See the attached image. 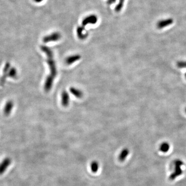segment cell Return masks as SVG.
Wrapping results in <instances>:
<instances>
[{"instance_id": "obj_13", "label": "cell", "mask_w": 186, "mask_h": 186, "mask_svg": "<svg viewBox=\"0 0 186 186\" xmlns=\"http://www.w3.org/2000/svg\"><path fill=\"white\" fill-rule=\"evenodd\" d=\"M125 0H119V3L117 4V5L115 6V11L119 13V11H121L122 9V8L124 6V4L125 3Z\"/></svg>"}, {"instance_id": "obj_17", "label": "cell", "mask_w": 186, "mask_h": 186, "mask_svg": "<svg viewBox=\"0 0 186 186\" xmlns=\"http://www.w3.org/2000/svg\"><path fill=\"white\" fill-rule=\"evenodd\" d=\"M116 0H107V4L109 5H112L116 2Z\"/></svg>"}, {"instance_id": "obj_18", "label": "cell", "mask_w": 186, "mask_h": 186, "mask_svg": "<svg viewBox=\"0 0 186 186\" xmlns=\"http://www.w3.org/2000/svg\"><path fill=\"white\" fill-rule=\"evenodd\" d=\"M43 1V0H34V1L36 2H37V3H40V2H41Z\"/></svg>"}, {"instance_id": "obj_11", "label": "cell", "mask_w": 186, "mask_h": 186, "mask_svg": "<svg viewBox=\"0 0 186 186\" xmlns=\"http://www.w3.org/2000/svg\"><path fill=\"white\" fill-rule=\"evenodd\" d=\"M71 93L77 98H81L83 96V93L80 90L76 89L75 87H71L70 89Z\"/></svg>"}, {"instance_id": "obj_14", "label": "cell", "mask_w": 186, "mask_h": 186, "mask_svg": "<svg viewBox=\"0 0 186 186\" xmlns=\"http://www.w3.org/2000/svg\"><path fill=\"white\" fill-rule=\"evenodd\" d=\"M91 169L93 173H96L99 169V165L97 161H93L91 164Z\"/></svg>"}, {"instance_id": "obj_16", "label": "cell", "mask_w": 186, "mask_h": 186, "mask_svg": "<svg viewBox=\"0 0 186 186\" xmlns=\"http://www.w3.org/2000/svg\"><path fill=\"white\" fill-rule=\"evenodd\" d=\"M176 65L179 68H186V61H178Z\"/></svg>"}, {"instance_id": "obj_9", "label": "cell", "mask_w": 186, "mask_h": 186, "mask_svg": "<svg viewBox=\"0 0 186 186\" xmlns=\"http://www.w3.org/2000/svg\"><path fill=\"white\" fill-rule=\"evenodd\" d=\"M10 64L9 63H7L6 64L5 67L4 68V70H3V76L2 77V79L1 80V84L2 85L4 83L5 81L6 78L7 77V73H8V71L9 70V68H10Z\"/></svg>"}, {"instance_id": "obj_4", "label": "cell", "mask_w": 186, "mask_h": 186, "mask_svg": "<svg viewBox=\"0 0 186 186\" xmlns=\"http://www.w3.org/2000/svg\"><path fill=\"white\" fill-rule=\"evenodd\" d=\"M11 161L9 158H6L3 160L0 164V175L5 172L7 168L11 165Z\"/></svg>"}, {"instance_id": "obj_10", "label": "cell", "mask_w": 186, "mask_h": 186, "mask_svg": "<svg viewBox=\"0 0 186 186\" xmlns=\"http://www.w3.org/2000/svg\"><path fill=\"white\" fill-rule=\"evenodd\" d=\"M129 154V151L127 148H124L119 155V160L121 162H123L126 159L128 155Z\"/></svg>"}, {"instance_id": "obj_3", "label": "cell", "mask_w": 186, "mask_h": 186, "mask_svg": "<svg viewBox=\"0 0 186 186\" xmlns=\"http://www.w3.org/2000/svg\"><path fill=\"white\" fill-rule=\"evenodd\" d=\"M61 38V35L59 32L52 33L50 35L45 36L43 38V43H48L50 42L57 41Z\"/></svg>"}, {"instance_id": "obj_1", "label": "cell", "mask_w": 186, "mask_h": 186, "mask_svg": "<svg viewBox=\"0 0 186 186\" xmlns=\"http://www.w3.org/2000/svg\"><path fill=\"white\" fill-rule=\"evenodd\" d=\"M173 23L174 20L172 18L161 19L157 23V27L159 29H162L171 25Z\"/></svg>"}, {"instance_id": "obj_2", "label": "cell", "mask_w": 186, "mask_h": 186, "mask_svg": "<svg viewBox=\"0 0 186 186\" xmlns=\"http://www.w3.org/2000/svg\"><path fill=\"white\" fill-rule=\"evenodd\" d=\"M98 17L96 15L92 14L90 15L89 16H87L85 17L82 21V25L83 27H85L88 24H96L98 21Z\"/></svg>"}, {"instance_id": "obj_7", "label": "cell", "mask_w": 186, "mask_h": 186, "mask_svg": "<svg viewBox=\"0 0 186 186\" xmlns=\"http://www.w3.org/2000/svg\"><path fill=\"white\" fill-rule=\"evenodd\" d=\"M62 97V104L64 107H67L69 103V97L68 93L66 91H63L61 95Z\"/></svg>"}, {"instance_id": "obj_8", "label": "cell", "mask_w": 186, "mask_h": 186, "mask_svg": "<svg viewBox=\"0 0 186 186\" xmlns=\"http://www.w3.org/2000/svg\"><path fill=\"white\" fill-rule=\"evenodd\" d=\"M14 107V103L11 101H9L6 103L4 109V114L7 116L9 115L11 113V111L12 110L13 108Z\"/></svg>"}, {"instance_id": "obj_6", "label": "cell", "mask_w": 186, "mask_h": 186, "mask_svg": "<svg viewBox=\"0 0 186 186\" xmlns=\"http://www.w3.org/2000/svg\"><path fill=\"white\" fill-rule=\"evenodd\" d=\"M81 59V56L79 54H76L73 55L72 56L68 57L66 59L65 62L68 65H71L73 63H74L76 61H78Z\"/></svg>"}, {"instance_id": "obj_20", "label": "cell", "mask_w": 186, "mask_h": 186, "mask_svg": "<svg viewBox=\"0 0 186 186\" xmlns=\"http://www.w3.org/2000/svg\"><path fill=\"white\" fill-rule=\"evenodd\" d=\"M185 112H186V109H185Z\"/></svg>"}, {"instance_id": "obj_19", "label": "cell", "mask_w": 186, "mask_h": 186, "mask_svg": "<svg viewBox=\"0 0 186 186\" xmlns=\"http://www.w3.org/2000/svg\"><path fill=\"white\" fill-rule=\"evenodd\" d=\"M185 78H186V73H185Z\"/></svg>"}, {"instance_id": "obj_5", "label": "cell", "mask_w": 186, "mask_h": 186, "mask_svg": "<svg viewBox=\"0 0 186 186\" xmlns=\"http://www.w3.org/2000/svg\"><path fill=\"white\" fill-rule=\"evenodd\" d=\"M85 27L83 26H79L77 29V34L79 39L81 40L84 39L87 37L88 33L84 32Z\"/></svg>"}, {"instance_id": "obj_15", "label": "cell", "mask_w": 186, "mask_h": 186, "mask_svg": "<svg viewBox=\"0 0 186 186\" xmlns=\"http://www.w3.org/2000/svg\"><path fill=\"white\" fill-rule=\"evenodd\" d=\"M169 144L167 142H164L162 143L160 146V150L163 152H166L169 150Z\"/></svg>"}, {"instance_id": "obj_12", "label": "cell", "mask_w": 186, "mask_h": 186, "mask_svg": "<svg viewBox=\"0 0 186 186\" xmlns=\"http://www.w3.org/2000/svg\"><path fill=\"white\" fill-rule=\"evenodd\" d=\"M17 76V71L15 68H12L10 70H9L7 73V77L13 78H16Z\"/></svg>"}]
</instances>
